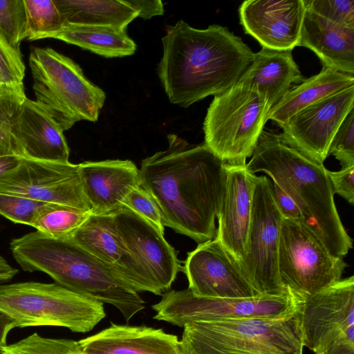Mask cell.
I'll list each match as a JSON object with an SVG mask.
<instances>
[{
  "mask_svg": "<svg viewBox=\"0 0 354 354\" xmlns=\"http://www.w3.org/2000/svg\"><path fill=\"white\" fill-rule=\"evenodd\" d=\"M168 147L143 159L140 185L153 200L163 225L198 244L216 234L225 183V165L204 143L193 145L174 134Z\"/></svg>",
  "mask_w": 354,
  "mask_h": 354,
  "instance_id": "obj_1",
  "label": "cell"
},
{
  "mask_svg": "<svg viewBox=\"0 0 354 354\" xmlns=\"http://www.w3.org/2000/svg\"><path fill=\"white\" fill-rule=\"evenodd\" d=\"M158 74L172 104L188 107L234 86L254 53L226 27L196 29L183 20L169 26L162 39Z\"/></svg>",
  "mask_w": 354,
  "mask_h": 354,
  "instance_id": "obj_2",
  "label": "cell"
},
{
  "mask_svg": "<svg viewBox=\"0 0 354 354\" xmlns=\"http://www.w3.org/2000/svg\"><path fill=\"white\" fill-rule=\"evenodd\" d=\"M246 167L270 176L296 204L301 221L331 254L343 258L353 248L337 212L328 170L289 144L281 133L263 130Z\"/></svg>",
  "mask_w": 354,
  "mask_h": 354,
  "instance_id": "obj_3",
  "label": "cell"
},
{
  "mask_svg": "<svg viewBox=\"0 0 354 354\" xmlns=\"http://www.w3.org/2000/svg\"><path fill=\"white\" fill-rule=\"evenodd\" d=\"M12 256L27 272H42L58 285L102 304L115 306L129 322L145 301L110 266L70 238L55 239L38 231L13 239Z\"/></svg>",
  "mask_w": 354,
  "mask_h": 354,
  "instance_id": "obj_4",
  "label": "cell"
},
{
  "mask_svg": "<svg viewBox=\"0 0 354 354\" xmlns=\"http://www.w3.org/2000/svg\"><path fill=\"white\" fill-rule=\"evenodd\" d=\"M301 311L279 318L187 323L180 354H303Z\"/></svg>",
  "mask_w": 354,
  "mask_h": 354,
  "instance_id": "obj_5",
  "label": "cell"
},
{
  "mask_svg": "<svg viewBox=\"0 0 354 354\" xmlns=\"http://www.w3.org/2000/svg\"><path fill=\"white\" fill-rule=\"evenodd\" d=\"M29 65L35 102L63 131L80 120H97L105 93L88 80L71 59L51 48L35 47Z\"/></svg>",
  "mask_w": 354,
  "mask_h": 354,
  "instance_id": "obj_6",
  "label": "cell"
},
{
  "mask_svg": "<svg viewBox=\"0 0 354 354\" xmlns=\"http://www.w3.org/2000/svg\"><path fill=\"white\" fill-rule=\"evenodd\" d=\"M0 310L16 328L59 326L81 333L91 330L106 316L100 302L56 283L35 281L0 285Z\"/></svg>",
  "mask_w": 354,
  "mask_h": 354,
  "instance_id": "obj_7",
  "label": "cell"
},
{
  "mask_svg": "<svg viewBox=\"0 0 354 354\" xmlns=\"http://www.w3.org/2000/svg\"><path fill=\"white\" fill-rule=\"evenodd\" d=\"M270 109L255 87L236 83L209 104L203 122L204 144L226 164L246 165Z\"/></svg>",
  "mask_w": 354,
  "mask_h": 354,
  "instance_id": "obj_8",
  "label": "cell"
},
{
  "mask_svg": "<svg viewBox=\"0 0 354 354\" xmlns=\"http://www.w3.org/2000/svg\"><path fill=\"white\" fill-rule=\"evenodd\" d=\"M304 297L290 290L250 298H212L194 295L187 288L167 291L152 305L153 319L183 328L192 322L247 318H279L302 308Z\"/></svg>",
  "mask_w": 354,
  "mask_h": 354,
  "instance_id": "obj_9",
  "label": "cell"
},
{
  "mask_svg": "<svg viewBox=\"0 0 354 354\" xmlns=\"http://www.w3.org/2000/svg\"><path fill=\"white\" fill-rule=\"evenodd\" d=\"M347 266L301 220L283 218L278 273L283 288L305 297L342 279Z\"/></svg>",
  "mask_w": 354,
  "mask_h": 354,
  "instance_id": "obj_10",
  "label": "cell"
},
{
  "mask_svg": "<svg viewBox=\"0 0 354 354\" xmlns=\"http://www.w3.org/2000/svg\"><path fill=\"white\" fill-rule=\"evenodd\" d=\"M272 183L266 175L256 176L252 216L244 255L238 263L259 295L286 292L278 273V252L283 216L272 196Z\"/></svg>",
  "mask_w": 354,
  "mask_h": 354,
  "instance_id": "obj_11",
  "label": "cell"
},
{
  "mask_svg": "<svg viewBox=\"0 0 354 354\" xmlns=\"http://www.w3.org/2000/svg\"><path fill=\"white\" fill-rule=\"evenodd\" d=\"M301 328L314 354H354V276L305 297Z\"/></svg>",
  "mask_w": 354,
  "mask_h": 354,
  "instance_id": "obj_12",
  "label": "cell"
},
{
  "mask_svg": "<svg viewBox=\"0 0 354 354\" xmlns=\"http://www.w3.org/2000/svg\"><path fill=\"white\" fill-rule=\"evenodd\" d=\"M0 194L91 211L84 194L79 164L21 158L0 178Z\"/></svg>",
  "mask_w": 354,
  "mask_h": 354,
  "instance_id": "obj_13",
  "label": "cell"
},
{
  "mask_svg": "<svg viewBox=\"0 0 354 354\" xmlns=\"http://www.w3.org/2000/svg\"><path fill=\"white\" fill-rule=\"evenodd\" d=\"M112 214L118 234L160 295L169 291L180 270V261L164 233L124 205Z\"/></svg>",
  "mask_w": 354,
  "mask_h": 354,
  "instance_id": "obj_14",
  "label": "cell"
},
{
  "mask_svg": "<svg viewBox=\"0 0 354 354\" xmlns=\"http://www.w3.org/2000/svg\"><path fill=\"white\" fill-rule=\"evenodd\" d=\"M353 109L354 86H351L310 104L279 126L289 144L323 164L333 138Z\"/></svg>",
  "mask_w": 354,
  "mask_h": 354,
  "instance_id": "obj_15",
  "label": "cell"
},
{
  "mask_svg": "<svg viewBox=\"0 0 354 354\" xmlns=\"http://www.w3.org/2000/svg\"><path fill=\"white\" fill-rule=\"evenodd\" d=\"M183 270L188 279V288L196 296L212 298L260 296L244 276L237 261L216 238L198 244L189 252Z\"/></svg>",
  "mask_w": 354,
  "mask_h": 354,
  "instance_id": "obj_16",
  "label": "cell"
},
{
  "mask_svg": "<svg viewBox=\"0 0 354 354\" xmlns=\"http://www.w3.org/2000/svg\"><path fill=\"white\" fill-rule=\"evenodd\" d=\"M239 11L245 33L262 48L292 51L299 46L306 11L304 0H247Z\"/></svg>",
  "mask_w": 354,
  "mask_h": 354,
  "instance_id": "obj_17",
  "label": "cell"
},
{
  "mask_svg": "<svg viewBox=\"0 0 354 354\" xmlns=\"http://www.w3.org/2000/svg\"><path fill=\"white\" fill-rule=\"evenodd\" d=\"M70 239L113 268L134 291L160 295L118 234L112 213L91 212Z\"/></svg>",
  "mask_w": 354,
  "mask_h": 354,
  "instance_id": "obj_18",
  "label": "cell"
},
{
  "mask_svg": "<svg viewBox=\"0 0 354 354\" xmlns=\"http://www.w3.org/2000/svg\"><path fill=\"white\" fill-rule=\"evenodd\" d=\"M223 197L215 238L239 263L250 228L256 174L246 165H225Z\"/></svg>",
  "mask_w": 354,
  "mask_h": 354,
  "instance_id": "obj_19",
  "label": "cell"
},
{
  "mask_svg": "<svg viewBox=\"0 0 354 354\" xmlns=\"http://www.w3.org/2000/svg\"><path fill=\"white\" fill-rule=\"evenodd\" d=\"M79 170L92 213H113L140 186L139 169L129 160L86 161L79 164Z\"/></svg>",
  "mask_w": 354,
  "mask_h": 354,
  "instance_id": "obj_20",
  "label": "cell"
},
{
  "mask_svg": "<svg viewBox=\"0 0 354 354\" xmlns=\"http://www.w3.org/2000/svg\"><path fill=\"white\" fill-rule=\"evenodd\" d=\"M63 132L38 103L27 97L11 127L22 158L68 162L69 148Z\"/></svg>",
  "mask_w": 354,
  "mask_h": 354,
  "instance_id": "obj_21",
  "label": "cell"
},
{
  "mask_svg": "<svg viewBox=\"0 0 354 354\" xmlns=\"http://www.w3.org/2000/svg\"><path fill=\"white\" fill-rule=\"evenodd\" d=\"M86 354H180L176 335L161 328L116 324L78 341Z\"/></svg>",
  "mask_w": 354,
  "mask_h": 354,
  "instance_id": "obj_22",
  "label": "cell"
},
{
  "mask_svg": "<svg viewBox=\"0 0 354 354\" xmlns=\"http://www.w3.org/2000/svg\"><path fill=\"white\" fill-rule=\"evenodd\" d=\"M299 46L309 48L324 66L354 75V28L306 9Z\"/></svg>",
  "mask_w": 354,
  "mask_h": 354,
  "instance_id": "obj_23",
  "label": "cell"
},
{
  "mask_svg": "<svg viewBox=\"0 0 354 354\" xmlns=\"http://www.w3.org/2000/svg\"><path fill=\"white\" fill-rule=\"evenodd\" d=\"M303 80L291 50L262 48L254 53L250 64L237 83L254 86L271 108L290 88Z\"/></svg>",
  "mask_w": 354,
  "mask_h": 354,
  "instance_id": "obj_24",
  "label": "cell"
},
{
  "mask_svg": "<svg viewBox=\"0 0 354 354\" xmlns=\"http://www.w3.org/2000/svg\"><path fill=\"white\" fill-rule=\"evenodd\" d=\"M354 86V75L324 66L322 71L290 88L267 115L279 125L310 104Z\"/></svg>",
  "mask_w": 354,
  "mask_h": 354,
  "instance_id": "obj_25",
  "label": "cell"
},
{
  "mask_svg": "<svg viewBox=\"0 0 354 354\" xmlns=\"http://www.w3.org/2000/svg\"><path fill=\"white\" fill-rule=\"evenodd\" d=\"M67 25L111 26L125 30L138 17L123 0H53Z\"/></svg>",
  "mask_w": 354,
  "mask_h": 354,
  "instance_id": "obj_26",
  "label": "cell"
},
{
  "mask_svg": "<svg viewBox=\"0 0 354 354\" xmlns=\"http://www.w3.org/2000/svg\"><path fill=\"white\" fill-rule=\"evenodd\" d=\"M53 38L106 57L129 56L136 50L125 30L111 26L67 25Z\"/></svg>",
  "mask_w": 354,
  "mask_h": 354,
  "instance_id": "obj_27",
  "label": "cell"
},
{
  "mask_svg": "<svg viewBox=\"0 0 354 354\" xmlns=\"http://www.w3.org/2000/svg\"><path fill=\"white\" fill-rule=\"evenodd\" d=\"M26 25L25 39L53 38L66 24L53 0H24Z\"/></svg>",
  "mask_w": 354,
  "mask_h": 354,
  "instance_id": "obj_28",
  "label": "cell"
},
{
  "mask_svg": "<svg viewBox=\"0 0 354 354\" xmlns=\"http://www.w3.org/2000/svg\"><path fill=\"white\" fill-rule=\"evenodd\" d=\"M91 213V211L54 204L38 216L32 227L55 239H68Z\"/></svg>",
  "mask_w": 354,
  "mask_h": 354,
  "instance_id": "obj_29",
  "label": "cell"
},
{
  "mask_svg": "<svg viewBox=\"0 0 354 354\" xmlns=\"http://www.w3.org/2000/svg\"><path fill=\"white\" fill-rule=\"evenodd\" d=\"M3 354H86L78 342L46 337L37 333L1 348Z\"/></svg>",
  "mask_w": 354,
  "mask_h": 354,
  "instance_id": "obj_30",
  "label": "cell"
},
{
  "mask_svg": "<svg viewBox=\"0 0 354 354\" xmlns=\"http://www.w3.org/2000/svg\"><path fill=\"white\" fill-rule=\"evenodd\" d=\"M26 98L24 91L0 89V157L22 158L12 136L11 127Z\"/></svg>",
  "mask_w": 354,
  "mask_h": 354,
  "instance_id": "obj_31",
  "label": "cell"
},
{
  "mask_svg": "<svg viewBox=\"0 0 354 354\" xmlns=\"http://www.w3.org/2000/svg\"><path fill=\"white\" fill-rule=\"evenodd\" d=\"M25 64L19 48L0 30V88L24 91Z\"/></svg>",
  "mask_w": 354,
  "mask_h": 354,
  "instance_id": "obj_32",
  "label": "cell"
},
{
  "mask_svg": "<svg viewBox=\"0 0 354 354\" xmlns=\"http://www.w3.org/2000/svg\"><path fill=\"white\" fill-rule=\"evenodd\" d=\"M53 205L22 196L0 194V214L16 223L32 226L38 216Z\"/></svg>",
  "mask_w": 354,
  "mask_h": 354,
  "instance_id": "obj_33",
  "label": "cell"
},
{
  "mask_svg": "<svg viewBox=\"0 0 354 354\" xmlns=\"http://www.w3.org/2000/svg\"><path fill=\"white\" fill-rule=\"evenodd\" d=\"M26 25L24 0H0V30L15 48L25 39Z\"/></svg>",
  "mask_w": 354,
  "mask_h": 354,
  "instance_id": "obj_34",
  "label": "cell"
},
{
  "mask_svg": "<svg viewBox=\"0 0 354 354\" xmlns=\"http://www.w3.org/2000/svg\"><path fill=\"white\" fill-rule=\"evenodd\" d=\"M306 9L335 24L354 28V0H304Z\"/></svg>",
  "mask_w": 354,
  "mask_h": 354,
  "instance_id": "obj_35",
  "label": "cell"
},
{
  "mask_svg": "<svg viewBox=\"0 0 354 354\" xmlns=\"http://www.w3.org/2000/svg\"><path fill=\"white\" fill-rule=\"evenodd\" d=\"M342 167L354 165V109L346 116L336 131L328 149Z\"/></svg>",
  "mask_w": 354,
  "mask_h": 354,
  "instance_id": "obj_36",
  "label": "cell"
},
{
  "mask_svg": "<svg viewBox=\"0 0 354 354\" xmlns=\"http://www.w3.org/2000/svg\"><path fill=\"white\" fill-rule=\"evenodd\" d=\"M124 205L136 212L164 233L165 226L160 213L151 196L140 186L131 191L127 197Z\"/></svg>",
  "mask_w": 354,
  "mask_h": 354,
  "instance_id": "obj_37",
  "label": "cell"
},
{
  "mask_svg": "<svg viewBox=\"0 0 354 354\" xmlns=\"http://www.w3.org/2000/svg\"><path fill=\"white\" fill-rule=\"evenodd\" d=\"M328 176L333 194L344 198L348 203H354V165L342 167L339 171H330Z\"/></svg>",
  "mask_w": 354,
  "mask_h": 354,
  "instance_id": "obj_38",
  "label": "cell"
},
{
  "mask_svg": "<svg viewBox=\"0 0 354 354\" xmlns=\"http://www.w3.org/2000/svg\"><path fill=\"white\" fill-rule=\"evenodd\" d=\"M272 192L274 203L283 218L301 220L299 209L292 199L272 183Z\"/></svg>",
  "mask_w": 354,
  "mask_h": 354,
  "instance_id": "obj_39",
  "label": "cell"
},
{
  "mask_svg": "<svg viewBox=\"0 0 354 354\" xmlns=\"http://www.w3.org/2000/svg\"><path fill=\"white\" fill-rule=\"evenodd\" d=\"M123 1L137 12L138 17L145 19L164 13L163 4L160 0H123Z\"/></svg>",
  "mask_w": 354,
  "mask_h": 354,
  "instance_id": "obj_40",
  "label": "cell"
},
{
  "mask_svg": "<svg viewBox=\"0 0 354 354\" xmlns=\"http://www.w3.org/2000/svg\"><path fill=\"white\" fill-rule=\"evenodd\" d=\"M16 328L12 319L0 310V348L6 346L9 332Z\"/></svg>",
  "mask_w": 354,
  "mask_h": 354,
  "instance_id": "obj_41",
  "label": "cell"
},
{
  "mask_svg": "<svg viewBox=\"0 0 354 354\" xmlns=\"http://www.w3.org/2000/svg\"><path fill=\"white\" fill-rule=\"evenodd\" d=\"M21 158L17 156H5L0 157V178L13 170L20 163Z\"/></svg>",
  "mask_w": 354,
  "mask_h": 354,
  "instance_id": "obj_42",
  "label": "cell"
},
{
  "mask_svg": "<svg viewBox=\"0 0 354 354\" xmlns=\"http://www.w3.org/2000/svg\"><path fill=\"white\" fill-rule=\"evenodd\" d=\"M18 272L7 261L0 257V283L10 281Z\"/></svg>",
  "mask_w": 354,
  "mask_h": 354,
  "instance_id": "obj_43",
  "label": "cell"
},
{
  "mask_svg": "<svg viewBox=\"0 0 354 354\" xmlns=\"http://www.w3.org/2000/svg\"><path fill=\"white\" fill-rule=\"evenodd\" d=\"M0 354H3L2 351H1V348H0Z\"/></svg>",
  "mask_w": 354,
  "mask_h": 354,
  "instance_id": "obj_44",
  "label": "cell"
},
{
  "mask_svg": "<svg viewBox=\"0 0 354 354\" xmlns=\"http://www.w3.org/2000/svg\"><path fill=\"white\" fill-rule=\"evenodd\" d=\"M1 89V88H0Z\"/></svg>",
  "mask_w": 354,
  "mask_h": 354,
  "instance_id": "obj_45",
  "label": "cell"
}]
</instances>
